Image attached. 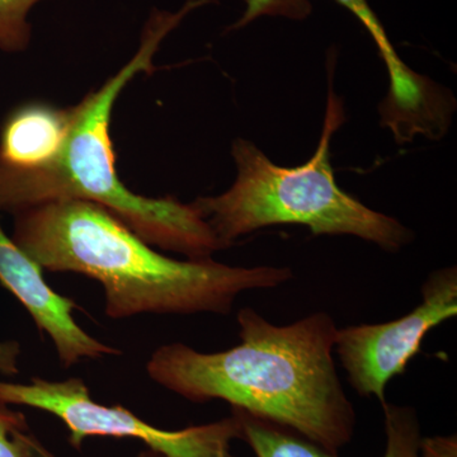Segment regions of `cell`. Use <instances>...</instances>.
Wrapping results in <instances>:
<instances>
[{
  "label": "cell",
  "instance_id": "1",
  "mask_svg": "<svg viewBox=\"0 0 457 457\" xmlns=\"http://www.w3.org/2000/svg\"><path fill=\"white\" fill-rule=\"evenodd\" d=\"M237 323L239 345L204 353L170 343L147 361V375L189 402L224 400L339 453L353 438L357 418L337 372L332 315L319 312L278 326L243 308Z\"/></svg>",
  "mask_w": 457,
  "mask_h": 457
},
{
  "label": "cell",
  "instance_id": "2",
  "mask_svg": "<svg viewBox=\"0 0 457 457\" xmlns=\"http://www.w3.org/2000/svg\"><path fill=\"white\" fill-rule=\"evenodd\" d=\"M13 215L14 243L42 270L97 281L104 312L114 320L145 314L228 315L240 294L279 287L294 278L288 267L174 260L92 201L62 198Z\"/></svg>",
  "mask_w": 457,
  "mask_h": 457
},
{
  "label": "cell",
  "instance_id": "3",
  "mask_svg": "<svg viewBox=\"0 0 457 457\" xmlns=\"http://www.w3.org/2000/svg\"><path fill=\"white\" fill-rule=\"evenodd\" d=\"M209 3L187 0L177 12L154 9L130 62L73 106V123L56 161L32 171L0 165V212L13 213L47 201L79 198L106 207L147 245L189 260L212 258L224 249L196 204L144 197L126 187L117 174L110 135L113 106L122 90L137 74L154 71L153 59L164 38L191 12Z\"/></svg>",
  "mask_w": 457,
  "mask_h": 457
},
{
  "label": "cell",
  "instance_id": "4",
  "mask_svg": "<svg viewBox=\"0 0 457 457\" xmlns=\"http://www.w3.org/2000/svg\"><path fill=\"white\" fill-rule=\"evenodd\" d=\"M329 79L323 132L312 159L300 167L276 165L252 141L237 139L231 155L237 179L219 196L194 201L221 245L273 225H303L314 236H353L387 252L413 242V231L392 216L369 209L338 187L330 141L345 121L343 102Z\"/></svg>",
  "mask_w": 457,
  "mask_h": 457
},
{
  "label": "cell",
  "instance_id": "5",
  "mask_svg": "<svg viewBox=\"0 0 457 457\" xmlns=\"http://www.w3.org/2000/svg\"><path fill=\"white\" fill-rule=\"evenodd\" d=\"M0 403L53 414L68 428L69 444L75 450L82 449L90 437L130 438L165 457H237L231 444L243 438L239 418L233 411L216 422L170 431L150 425L122 405L96 402L78 378H31L27 384L0 380Z\"/></svg>",
  "mask_w": 457,
  "mask_h": 457
},
{
  "label": "cell",
  "instance_id": "6",
  "mask_svg": "<svg viewBox=\"0 0 457 457\" xmlns=\"http://www.w3.org/2000/svg\"><path fill=\"white\" fill-rule=\"evenodd\" d=\"M422 302L395 320L338 328L335 352L348 383L362 398L386 402V386L403 375L426 336L457 315V267L433 270L420 287Z\"/></svg>",
  "mask_w": 457,
  "mask_h": 457
},
{
  "label": "cell",
  "instance_id": "7",
  "mask_svg": "<svg viewBox=\"0 0 457 457\" xmlns=\"http://www.w3.org/2000/svg\"><path fill=\"white\" fill-rule=\"evenodd\" d=\"M0 285L26 309L41 333L49 337L62 368L82 360L119 356L121 351L98 341L75 320L77 303L50 287L44 270L5 233L0 224Z\"/></svg>",
  "mask_w": 457,
  "mask_h": 457
},
{
  "label": "cell",
  "instance_id": "8",
  "mask_svg": "<svg viewBox=\"0 0 457 457\" xmlns=\"http://www.w3.org/2000/svg\"><path fill=\"white\" fill-rule=\"evenodd\" d=\"M73 123V107L27 102L0 126V165L14 171L44 170L62 153Z\"/></svg>",
  "mask_w": 457,
  "mask_h": 457
},
{
  "label": "cell",
  "instance_id": "9",
  "mask_svg": "<svg viewBox=\"0 0 457 457\" xmlns=\"http://www.w3.org/2000/svg\"><path fill=\"white\" fill-rule=\"evenodd\" d=\"M239 418L243 438L257 457H339L329 453L288 427L267 418L231 408Z\"/></svg>",
  "mask_w": 457,
  "mask_h": 457
},
{
  "label": "cell",
  "instance_id": "10",
  "mask_svg": "<svg viewBox=\"0 0 457 457\" xmlns=\"http://www.w3.org/2000/svg\"><path fill=\"white\" fill-rule=\"evenodd\" d=\"M381 408L386 437L383 457H418L423 436L416 409L387 402Z\"/></svg>",
  "mask_w": 457,
  "mask_h": 457
},
{
  "label": "cell",
  "instance_id": "11",
  "mask_svg": "<svg viewBox=\"0 0 457 457\" xmlns=\"http://www.w3.org/2000/svg\"><path fill=\"white\" fill-rule=\"evenodd\" d=\"M336 2L350 11L371 35L380 56L383 57L385 65H386L387 71H389L390 86L398 87L408 83L413 77V71L409 69L396 54L392 42L387 37L383 23L376 16L374 9L369 4L368 0H336Z\"/></svg>",
  "mask_w": 457,
  "mask_h": 457
},
{
  "label": "cell",
  "instance_id": "12",
  "mask_svg": "<svg viewBox=\"0 0 457 457\" xmlns=\"http://www.w3.org/2000/svg\"><path fill=\"white\" fill-rule=\"evenodd\" d=\"M41 0H0V51L22 53L29 47L32 27L29 14Z\"/></svg>",
  "mask_w": 457,
  "mask_h": 457
},
{
  "label": "cell",
  "instance_id": "13",
  "mask_svg": "<svg viewBox=\"0 0 457 457\" xmlns=\"http://www.w3.org/2000/svg\"><path fill=\"white\" fill-rule=\"evenodd\" d=\"M311 0H246L242 17L228 27V31H237L262 17H281L291 21H303L311 17Z\"/></svg>",
  "mask_w": 457,
  "mask_h": 457
},
{
  "label": "cell",
  "instance_id": "14",
  "mask_svg": "<svg viewBox=\"0 0 457 457\" xmlns=\"http://www.w3.org/2000/svg\"><path fill=\"white\" fill-rule=\"evenodd\" d=\"M29 429L25 414L0 403V457H26L22 435Z\"/></svg>",
  "mask_w": 457,
  "mask_h": 457
},
{
  "label": "cell",
  "instance_id": "15",
  "mask_svg": "<svg viewBox=\"0 0 457 457\" xmlns=\"http://www.w3.org/2000/svg\"><path fill=\"white\" fill-rule=\"evenodd\" d=\"M418 457H457L456 435L422 437Z\"/></svg>",
  "mask_w": 457,
  "mask_h": 457
},
{
  "label": "cell",
  "instance_id": "16",
  "mask_svg": "<svg viewBox=\"0 0 457 457\" xmlns=\"http://www.w3.org/2000/svg\"><path fill=\"white\" fill-rule=\"evenodd\" d=\"M21 345L13 339L0 341V374L14 376L20 372Z\"/></svg>",
  "mask_w": 457,
  "mask_h": 457
},
{
  "label": "cell",
  "instance_id": "17",
  "mask_svg": "<svg viewBox=\"0 0 457 457\" xmlns=\"http://www.w3.org/2000/svg\"><path fill=\"white\" fill-rule=\"evenodd\" d=\"M22 444L25 447L26 457H56L53 453L31 431H26L22 435ZM137 457H165L155 451L145 449L141 451Z\"/></svg>",
  "mask_w": 457,
  "mask_h": 457
}]
</instances>
